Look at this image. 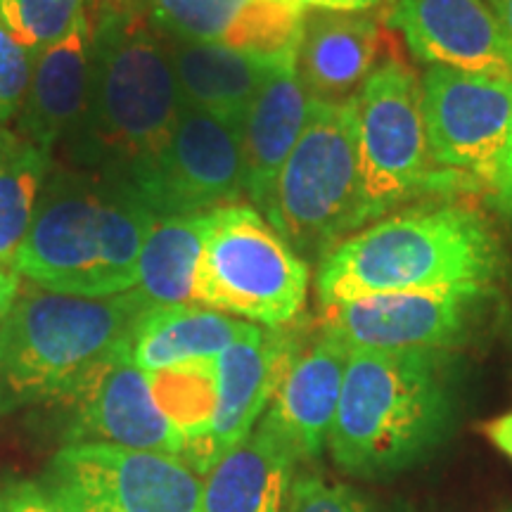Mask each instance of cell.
Instances as JSON below:
<instances>
[{
	"mask_svg": "<svg viewBox=\"0 0 512 512\" xmlns=\"http://www.w3.org/2000/svg\"><path fill=\"white\" fill-rule=\"evenodd\" d=\"M91 91L69 164L136 197L169 145L183 98L164 31L145 8L91 24Z\"/></svg>",
	"mask_w": 512,
	"mask_h": 512,
	"instance_id": "1",
	"label": "cell"
},
{
	"mask_svg": "<svg viewBox=\"0 0 512 512\" xmlns=\"http://www.w3.org/2000/svg\"><path fill=\"white\" fill-rule=\"evenodd\" d=\"M453 418L446 351H349L328 448L351 477L380 479L430 453Z\"/></svg>",
	"mask_w": 512,
	"mask_h": 512,
	"instance_id": "2",
	"label": "cell"
},
{
	"mask_svg": "<svg viewBox=\"0 0 512 512\" xmlns=\"http://www.w3.org/2000/svg\"><path fill=\"white\" fill-rule=\"evenodd\" d=\"M505 256L477 211L460 204L413 207L361 228L320 259V306L384 292L448 285L494 287Z\"/></svg>",
	"mask_w": 512,
	"mask_h": 512,
	"instance_id": "3",
	"label": "cell"
},
{
	"mask_svg": "<svg viewBox=\"0 0 512 512\" xmlns=\"http://www.w3.org/2000/svg\"><path fill=\"white\" fill-rule=\"evenodd\" d=\"M152 309L136 290L79 297L24 280L0 325V408L67 403L114 356Z\"/></svg>",
	"mask_w": 512,
	"mask_h": 512,
	"instance_id": "4",
	"label": "cell"
},
{
	"mask_svg": "<svg viewBox=\"0 0 512 512\" xmlns=\"http://www.w3.org/2000/svg\"><path fill=\"white\" fill-rule=\"evenodd\" d=\"M266 219L309 264L361 228L356 98L311 100L309 119L275 183Z\"/></svg>",
	"mask_w": 512,
	"mask_h": 512,
	"instance_id": "5",
	"label": "cell"
},
{
	"mask_svg": "<svg viewBox=\"0 0 512 512\" xmlns=\"http://www.w3.org/2000/svg\"><path fill=\"white\" fill-rule=\"evenodd\" d=\"M309 264L252 204L209 211L192 304L285 328L309 294Z\"/></svg>",
	"mask_w": 512,
	"mask_h": 512,
	"instance_id": "6",
	"label": "cell"
},
{
	"mask_svg": "<svg viewBox=\"0 0 512 512\" xmlns=\"http://www.w3.org/2000/svg\"><path fill=\"white\" fill-rule=\"evenodd\" d=\"M356 150L361 226L422 192L458 188L432 164L418 76L399 57H387L356 95Z\"/></svg>",
	"mask_w": 512,
	"mask_h": 512,
	"instance_id": "7",
	"label": "cell"
},
{
	"mask_svg": "<svg viewBox=\"0 0 512 512\" xmlns=\"http://www.w3.org/2000/svg\"><path fill=\"white\" fill-rule=\"evenodd\" d=\"M38 486L60 512H204V484L183 458L100 441L62 446Z\"/></svg>",
	"mask_w": 512,
	"mask_h": 512,
	"instance_id": "8",
	"label": "cell"
},
{
	"mask_svg": "<svg viewBox=\"0 0 512 512\" xmlns=\"http://www.w3.org/2000/svg\"><path fill=\"white\" fill-rule=\"evenodd\" d=\"M107 192L110 185L88 171L53 166L15 259L22 280L60 294L107 297L102 280Z\"/></svg>",
	"mask_w": 512,
	"mask_h": 512,
	"instance_id": "9",
	"label": "cell"
},
{
	"mask_svg": "<svg viewBox=\"0 0 512 512\" xmlns=\"http://www.w3.org/2000/svg\"><path fill=\"white\" fill-rule=\"evenodd\" d=\"M420 93L432 164L458 185H491L512 121V79L430 67Z\"/></svg>",
	"mask_w": 512,
	"mask_h": 512,
	"instance_id": "10",
	"label": "cell"
},
{
	"mask_svg": "<svg viewBox=\"0 0 512 512\" xmlns=\"http://www.w3.org/2000/svg\"><path fill=\"white\" fill-rule=\"evenodd\" d=\"M491 297L494 287L486 285L370 294L351 302L320 306V328L328 330L349 351H446L470 332Z\"/></svg>",
	"mask_w": 512,
	"mask_h": 512,
	"instance_id": "11",
	"label": "cell"
},
{
	"mask_svg": "<svg viewBox=\"0 0 512 512\" xmlns=\"http://www.w3.org/2000/svg\"><path fill=\"white\" fill-rule=\"evenodd\" d=\"M245 197L240 128L185 105L136 200L157 219L209 214Z\"/></svg>",
	"mask_w": 512,
	"mask_h": 512,
	"instance_id": "12",
	"label": "cell"
},
{
	"mask_svg": "<svg viewBox=\"0 0 512 512\" xmlns=\"http://www.w3.org/2000/svg\"><path fill=\"white\" fill-rule=\"evenodd\" d=\"M297 335L287 325L264 328L252 323L216 358L219 401L211 430L200 446L185 453V463L197 475H209L211 467L254 432L283 380Z\"/></svg>",
	"mask_w": 512,
	"mask_h": 512,
	"instance_id": "13",
	"label": "cell"
},
{
	"mask_svg": "<svg viewBox=\"0 0 512 512\" xmlns=\"http://www.w3.org/2000/svg\"><path fill=\"white\" fill-rule=\"evenodd\" d=\"M67 406L72 408L69 444L100 441L162 456H185L183 434L157 406L150 380L131 361V349L95 370Z\"/></svg>",
	"mask_w": 512,
	"mask_h": 512,
	"instance_id": "14",
	"label": "cell"
},
{
	"mask_svg": "<svg viewBox=\"0 0 512 512\" xmlns=\"http://www.w3.org/2000/svg\"><path fill=\"white\" fill-rule=\"evenodd\" d=\"M389 27L430 67L512 79V57L486 0H394Z\"/></svg>",
	"mask_w": 512,
	"mask_h": 512,
	"instance_id": "15",
	"label": "cell"
},
{
	"mask_svg": "<svg viewBox=\"0 0 512 512\" xmlns=\"http://www.w3.org/2000/svg\"><path fill=\"white\" fill-rule=\"evenodd\" d=\"M164 34L273 62L297 60L304 10L292 0H143Z\"/></svg>",
	"mask_w": 512,
	"mask_h": 512,
	"instance_id": "16",
	"label": "cell"
},
{
	"mask_svg": "<svg viewBox=\"0 0 512 512\" xmlns=\"http://www.w3.org/2000/svg\"><path fill=\"white\" fill-rule=\"evenodd\" d=\"M347 361L349 349L328 330L297 335L283 380L261 422L290 444L299 463L318 458L328 446Z\"/></svg>",
	"mask_w": 512,
	"mask_h": 512,
	"instance_id": "17",
	"label": "cell"
},
{
	"mask_svg": "<svg viewBox=\"0 0 512 512\" xmlns=\"http://www.w3.org/2000/svg\"><path fill=\"white\" fill-rule=\"evenodd\" d=\"M384 29L370 12L304 10L297 74L316 102L354 100L384 62Z\"/></svg>",
	"mask_w": 512,
	"mask_h": 512,
	"instance_id": "18",
	"label": "cell"
},
{
	"mask_svg": "<svg viewBox=\"0 0 512 512\" xmlns=\"http://www.w3.org/2000/svg\"><path fill=\"white\" fill-rule=\"evenodd\" d=\"M93 31L86 15L67 36L36 57L31 86L17 117V133L55 152L81 124L91 91Z\"/></svg>",
	"mask_w": 512,
	"mask_h": 512,
	"instance_id": "19",
	"label": "cell"
},
{
	"mask_svg": "<svg viewBox=\"0 0 512 512\" xmlns=\"http://www.w3.org/2000/svg\"><path fill=\"white\" fill-rule=\"evenodd\" d=\"M311 98L297 74V60L273 69L240 124L245 197L266 216L275 183L309 119Z\"/></svg>",
	"mask_w": 512,
	"mask_h": 512,
	"instance_id": "20",
	"label": "cell"
},
{
	"mask_svg": "<svg viewBox=\"0 0 512 512\" xmlns=\"http://www.w3.org/2000/svg\"><path fill=\"white\" fill-rule=\"evenodd\" d=\"M164 36L185 105L238 128L256 93L261 91L273 69L283 64L216 43Z\"/></svg>",
	"mask_w": 512,
	"mask_h": 512,
	"instance_id": "21",
	"label": "cell"
},
{
	"mask_svg": "<svg viewBox=\"0 0 512 512\" xmlns=\"http://www.w3.org/2000/svg\"><path fill=\"white\" fill-rule=\"evenodd\" d=\"M299 458L259 420L249 437L209 470L204 512H285Z\"/></svg>",
	"mask_w": 512,
	"mask_h": 512,
	"instance_id": "22",
	"label": "cell"
},
{
	"mask_svg": "<svg viewBox=\"0 0 512 512\" xmlns=\"http://www.w3.org/2000/svg\"><path fill=\"white\" fill-rule=\"evenodd\" d=\"M249 325L200 304L152 306L133 332L131 361L150 375L181 363L219 358Z\"/></svg>",
	"mask_w": 512,
	"mask_h": 512,
	"instance_id": "23",
	"label": "cell"
},
{
	"mask_svg": "<svg viewBox=\"0 0 512 512\" xmlns=\"http://www.w3.org/2000/svg\"><path fill=\"white\" fill-rule=\"evenodd\" d=\"M209 214L162 216L147 235L138 261L136 290L152 306L192 304Z\"/></svg>",
	"mask_w": 512,
	"mask_h": 512,
	"instance_id": "24",
	"label": "cell"
},
{
	"mask_svg": "<svg viewBox=\"0 0 512 512\" xmlns=\"http://www.w3.org/2000/svg\"><path fill=\"white\" fill-rule=\"evenodd\" d=\"M53 152L17 131L0 128V264L15 268L34 221L43 185L53 171Z\"/></svg>",
	"mask_w": 512,
	"mask_h": 512,
	"instance_id": "25",
	"label": "cell"
},
{
	"mask_svg": "<svg viewBox=\"0 0 512 512\" xmlns=\"http://www.w3.org/2000/svg\"><path fill=\"white\" fill-rule=\"evenodd\" d=\"M147 380H150L157 406L183 434L185 453L200 446L211 430L216 401H219L216 358L159 370V373L147 375Z\"/></svg>",
	"mask_w": 512,
	"mask_h": 512,
	"instance_id": "26",
	"label": "cell"
},
{
	"mask_svg": "<svg viewBox=\"0 0 512 512\" xmlns=\"http://www.w3.org/2000/svg\"><path fill=\"white\" fill-rule=\"evenodd\" d=\"M136 0H0V19L38 57L72 31L76 19H98Z\"/></svg>",
	"mask_w": 512,
	"mask_h": 512,
	"instance_id": "27",
	"label": "cell"
},
{
	"mask_svg": "<svg viewBox=\"0 0 512 512\" xmlns=\"http://www.w3.org/2000/svg\"><path fill=\"white\" fill-rule=\"evenodd\" d=\"M36 57L0 19V128L22 112L27 100Z\"/></svg>",
	"mask_w": 512,
	"mask_h": 512,
	"instance_id": "28",
	"label": "cell"
},
{
	"mask_svg": "<svg viewBox=\"0 0 512 512\" xmlns=\"http://www.w3.org/2000/svg\"><path fill=\"white\" fill-rule=\"evenodd\" d=\"M285 512H380L351 486L316 475L294 477Z\"/></svg>",
	"mask_w": 512,
	"mask_h": 512,
	"instance_id": "29",
	"label": "cell"
},
{
	"mask_svg": "<svg viewBox=\"0 0 512 512\" xmlns=\"http://www.w3.org/2000/svg\"><path fill=\"white\" fill-rule=\"evenodd\" d=\"M0 512H60L38 482H12L0 489Z\"/></svg>",
	"mask_w": 512,
	"mask_h": 512,
	"instance_id": "30",
	"label": "cell"
},
{
	"mask_svg": "<svg viewBox=\"0 0 512 512\" xmlns=\"http://www.w3.org/2000/svg\"><path fill=\"white\" fill-rule=\"evenodd\" d=\"M491 204L505 219L512 221V121L505 138L501 159H498L496 176L491 181Z\"/></svg>",
	"mask_w": 512,
	"mask_h": 512,
	"instance_id": "31",
	"label": "cell"
},
{
	"mask_svg": "<svg viewBox=\"0 0 512 512\" xmlns=\"http://www.w3.org/2000/svg\"><path fill=\"white\" fill-rule=\"evenodd\" d=\"M302 10H339V12H370L387 0H292Z\"/></svg>",
	"mask_w": 512,
	"mask_h": 512,
	"instance_id": "32",
	"label": "cell"
},
{
	"mask_svg": "<svg viewBox=\"0 0 512 512\" xmlns=\"http://www.w3.org/2000/svg\"><path fill=\"white\" fill-rule=\"evenodd\" d=\"M484 437L494 444L503 456L512 460V411L505 415H498V418L484 422L482 425Z\"/></svg>",
	"mask_w": 512,
	"mask_h": 512,
	"instance_id": "33",
	"label": "cell"
},
{
	"mask_svg": "<svg viewBox=\"0 0 512 512\" xmlns=\"http://www.w3.org/2000/svg\"><path fill=\"white\" fill-rule=\"evenodd\" d=\"M22 275H19L12 266L0 264V325H3L5 316H8L12 304H15L19 290H22Z\"/></svg>",
	"mask_w": 512,
	"mask_h": 512,
	"instance_id": "34",
	"label": "cell"
},
{
	"mask_svg": "<svg viewBox=\"0 0 512 512\" xmlns=\"http://www.w3.org/2000/svg\"><path fill=\"white\" fill-rule=\"evenodd\" d=\"M486 3L494 10L498 27H501V34L505 38V46H508L512 57V0H486Z\"/></svg>",
	"mask_w": 512,
	"mask_h": 512,
	"instance_id": "35",
	"label": "cell"
}]
</instances>
